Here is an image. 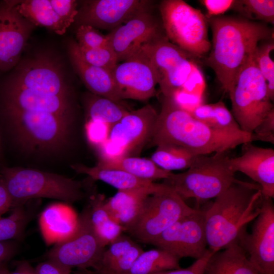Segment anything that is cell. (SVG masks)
Masks as SVG:
<instances>
[{
	"mask_svg": "<svg viewBox=\"0 0 274 274\" xmlns=\"http://www.w3.org/2000/svg\"><path fill=\"white\" fill-rule=\"evenodd\" d=\"M203 274H262L247 256L236 242L214 253L209 259Z\"/></svg>",
	"mask_w": 274,
	"mask_h": 274,
	"instance_id": "484cf974",
	"label": "cell"
},
{
	"mask_svg": "<svg viewBox=\"0 0 274 274\" xmlns=\"http://www.w3.org/2000/svg\"><path fill=\"white\" fill-rule=\"evenodd\" d=\"M51 6L68 28L75 21L78 14V2L75 0H50Z\"/></svg>",
	"mask_w": 274,
	"mask_h": 274,
	"instance_id": "ab89813d",
	"label": "cell"
},
{
	"mask_svg": "<svg viewBox=\"0 0 274 274\" xmlns=\"http://www.w3.org/2000/svg\"><path fill=\"white\" fill-rule=\"evenodd\" d=\"M205 87L206 83L203 74L195 62L181 90L188 93L201 97Z\"/></svg>",
	"mask_w": 274,
	"mask_h": 274,
	"instance_id": "7bdbcfd3",
	"label": "cell"
},
{
	"mask_svg": "<svg viewBox=\"0 0 274 274\" xmlns=\"http://www.w3.org/2000/svg\"><path fill=\"white\" fill-rule=\"evenodd\" d=\"M251 233L243 230L237 243L262 274H274V206L272 198L263 197L260 212Z\"/></svg>",
	"mask_w": 274,
	"mask_h": 274,
	"instance_id": "5bb4252c",
	"label": "cell"
},
{
	"mask_svg": "<svg viewBox=\"0 0 274 274\" xmlns=\"http://www.w3.org/2000/svg\"><path fill=\"white\" fill-rule=\"evenodd\" d=\"M111 128L105 123L89 120L85 125L88 141L92 145L99 147L109 139Z\"/></svg>",
	"mask_w": 274,
	"mask_h": 274,
	"instance_id": "60d3db41",
	"label": "cell"
},
{
	"mask_svg": "<svg viewBox=\"0 0 274 274\" xmlns=\"http://www.w3.org/2000/svg\"><path fill=\"white\" fill-rule=\"evenodd\" d=\"M152 4L149 0L84 1L78 9L75 22L79 25L112 30L136 15L151 10Z\"/></svg>",
	"mask_w": 274,
	"mask_h": 274,
	"instance_id": "2e32d148",
	"label": "cell"
},
{
	"mask_svg": "<svg viewBox=\"0 0 274 274\" xmlns=\"http://www.w3.org/2000/svg\"><path fill=\"white\" fill-rule=\"evenodd\" d=\"M226 152L198 155L186 172L172 173L162 183L183 199L215 198L238 180L229 166Z\"/></svg>",
	"mask_w": 274,
	"mask_h": 274,
	"instance_id": "277c9868",
	"label": "cell"
},
{
	"mask_svg": "<svg viewBox=\"0 0 274 274\" xmlns=\"http://www.w3.org/2000/svg\"><path fill=\"white\" fill-rule=\"evenodd\" d=\"M90 218L94 232L102 245L106 247L125 231L124 229L112 217L102 195L90 196L88 204Z\"/></svg>",
	"mask_w": 274,
	"mask_h": 274,
	"instance_id": "f546056e",
	"label": "cell"
},
{
	"mask_svg": "<svg viewBox=\"0 0 274 274\" xmlns=\"http://www.w3.org/2000/svg\"><path fill=\"white\" fill-rule=\"evenodd\" d=\"M190 114L196 119L213 128V104H201L195 108Z\"/></svg>",
	"mask_w": 274,
	"mask_h": 274,
	"instance_id": "bcb514c9",
	"label": "cell"
},
{
	"mask_svg": "<svg viewBox=\"0 0 274 274\" xmlns=\"http://www.w3.org/2000/svg\"><path fill=\"white\" fill-rule=\"evenodd\" d=\"M12 202L11 198L6 187L5 183L0 178V217L12 208Z\"/></svg>",
	"mask_w": 274,
	"mask_h": 274,
	"instance_id": "681fc988",
	"label": "cell"
},
{
	"mask_svg": "<svg viewBox=\"0 0 274 274\" xmlns=\"http://www.w3.org/2000/svg\"><path fill=\"white\" fill-rule=\"evenodd\" d=\"M111 72L121 100H146L155 95L158 84L156 74L143 51L118 63Z\"/></svg>",
	"mask_w": 274,
	"mask_h": 274,
	"instance_id": "e0dca14e",
	"label": "cell"
},
{
	"mask_svg": "<svg viewBox=\"0 0 274 274\" xmlns=\"http://www.w3.org/2000/svg\"><path fill=\"white\" fill-rule=\"evenodd\" d=\"M35 269L38 274H71L72 271L49 260L40 263Z\"/></svg>",
	"mask_w": 274,
	"mask_h": 274,
	"instance_id": "7dc6e473",
	"label": "cell"
},
{
	"mask_svg": "<svg viewBox=\"0 0 274 274\" xmlns=\"http://www.w3.org/2000/svg\"><path fill=\"white\" fill-rule=\"evenodd\" d=\"M254 54L239 71L229 93L231 113L241 130L249 133L274 109Z\"/></svg>",
	"mask_w": 274,
	"mask_h": 274,
	"instance_id": "ba28073f",
	"label": "cell"
},
{
	"mask_svg": "<svg viewBox=\"0 0 274 274\" xmlns=\"http://www.w3.org/2000/svg\"><path fill=\"white\" fill-rule=\"evenodd\" d=\"M3 98L4 108L49 113L71 117L72 107L70 97L4 87Z\"/></svg>",
	"mask_w": 274,
	"mask_h": 274,
	"instance_id": "44dd1931",
	"label": "cell"
},
{
	"mask_svg": "<svg viewBox=\"0 0 274 274\" xmlns=\"http://www.w3.org/2000/svg\"><path fill=\"white\" fill-rule=\"evenodd\" d=\"M8 274H38L36 269L26 261L19 262L16 268Z\"/></svg>",
	"mask_w": 274,
	"mask_h": 274,
	"instance_id": "f907efd6",
	"label": "cell"
},
{
	"mask_svg": "<svg viewBox=\"0 0 274 274\" xmlns=\"http://www.w3.org/2000/svg\"><path fill=\"white\" fill-rule=\"evenodd\" d=\"M165 187L162 183L151 187L118 190L105 201V205L114 219L128 232L138 220L147 197Z\"/></svg>",
	"mask_w": 274,
	"mask_h": 274,
	"instance_id": "603a6c76",
	"label": "cell"
},
{
	"mask_svg": "<svg viewBox=\"0 0 274 274\" xmlns=\"http://www.w3.org/2000/svg\"><path fill=\"white\" fill-rule=\"evenodd\" d=\"M72 167L79 173L86 174L93 180L101 181L118 190L151 187L157 184L153 181L139 178L118 169L104 168L97 165L91 167L76 164L72 165Z\"/></svg>",
	"mask_w": 274,
	"mask_h": 274,
	"instance_id": "83f0119b",
	"label": "cell"
},
{
	"mask_svg": "<svg viewBox=\"0 0 274 274\" xmlns=\"http://www.w3.org/2000/svg\"><path fill=\"white\" fill-rule=\"evenodd\" d=\"M233 172H240L257 183L263 197H274V150L255 146L251 142L243 144V153L229 158Z\"/></svg>",
	"mask_w": 274,
	"mask_h": 274,
	"instance_id": "ffe728a7",
	"label": "cell"
},
{
	"mask_svg": "<svg viewBox=\"0 0 274 274\" xmlns=\"http://www.w3.org/2000/svg\"><path fill=\"white\" fill-rule=\"evenodd\" d=\"M11 214L0 217V242L22 238L30 219V215L23 206L12 209Z\"/></svg>",
	"mask_w": 274,
	"mask_h": 274,
	"instance_id": "e575fe53",
	"label": "cell"
},
{
	"mask_svg": "<svg viewBox=\"0 0 274 274\" xmlns=\"http://www.w3.org/2000/svg\"><path fill=\"white\" fill-rule=\"evenodd\" d=\"M199 2L207 10V18H210L222 14L232 9L234 0H202Z\"/></svg>",
	"mask_w": 274,
	"mask_h": 274,
	"instance_id": "f6af8a7d",
	"label": "cell"
},
{
	"mask_svg": "<svg viewBox=\"0 0 274 274\" xmlns=\"http://www.w3.org/2000/svg\"><path fill=\"white\" fill-rule=\"evenodd\" d=\"M35 27L18 12L16 1L0 4V71L17 65Z\"/></svg>",
	"mask_w": 274,
	"mask_h": 274,
	"instance_id": "ac0fdd59",
	"label": "cell"
},
{
	"mask_svg": "<svg viewBox=\"0 0 274 274\" xmlns=\"http://www.w3.org/2000/svg\"><path fill=\"white\" fill-rule=\"evenodd\" d=\"M159 9L171 43L195 58H202L210 51L208 19L200 10L182 0L162 1Z\"/></svg>",
	"mask_w": 274,
	"mask_h": 274,
	"instance_id": "52a82bcc",
	"label": "cell"
},
{
	"mask_svg": "<svg viewBox=\"0 0 274 274\" xmlns=\"http://www.w3.org/2000/svg\"><path fill=\"white\" fill-rule=\"evenodd\" d=\"M195 210L165 186L147 197L138 220L127 232L139 241L151 244L166 229Z\"/></svg>",
	"mask_w": 274,
	"mask_h": 274,
	"instance_id": "9c48e42d",
	"label": "cell"
},
{
	"mask_svg": "<svg viewBox=\"0 0 274 274\" xmlns=\"http://www.w3.org/2000/svg\"><path fill=\"white\" fill-rule=\"evenodd\" d=\"M214 118L213 128L227 132H238L241 131L232 113L222 101L213 104Z\"/></svg>",
	"mask_w": 274,
	"mask_h": 274,
	"instance_id": "f35d334b",
	"label": "cell"
},
{
	"mask_svg": "<svg viewBox=\"0 0 274 274\" xmlns=\"http://www.w3.org/2000/svg\"><path fill=\"white\" fill-rule=\"evenodd\" d=\"M97 165L126 172L139 178L153 181L164 179L172 173L159 167L151 159L136 156H123L113 159H100Z\"/></svg>",
	"mask_w": 274,
	"mask_h": 274,
	"instance_id": "f1b7e54d",
	"label": "cell"
},
{
	"mask_svg": "<svg viewBox=\"0 0 274 274\" xmlns=\"http://www.w3.org/2000/svg\"><path fill=\"white\" fill-rule=\"evenodd\" d=\"M129 112L120 103L96 95L90 99L87 104L89 120L102 122L111 127Z\"/></svg>",
	"mask_w": 274,
	"mask_h": 274,
	"instance_id": "d6a6232c",
	"label": "cell"
},
{
	"mask_svg": "<svg viewBox=\"0 0 274 274\" xmlns=\"http://www.w3.org/2000/svg\"><path fill=\"white\" fill-rule=\"evenodd\" d=\"M106 247L94 231L88 205L78 216V226L73 235L57 243L48 253L49 260L63 268L84 270L98 264Z\"/></svg>",
	"mask_w": 274,
	"mask_h": 274,
	"instance_id": "30bf717a",
	"label": "cell"
},
{
	"mask_svg": "<svg viewBox=\"0 0 274 274\" xmlns=\"http://www.w3.org/2000/svg\"><path fill=\"white\" fill-rule=\"evenodd\" d=\"M274 49V43L271 40L258 45L254 57L257 65L264 78L270 100L274 99V62L270 57V52Z\"/></svg>",
	"mask_w": 274,
	"mask_h": 274,
	"instance_id": "d590c367",
	"label": "cell"
},
{
	"mask_svg": "<svg viewBox=\"0 0 274 274\" xmlns=\"http://www.w3.org/2000/svg\"><path fill=\"white\" fill-rule=\"evenodd\" d=\"M1 175L12 199L11 209L22 206L33 198H53L73 203L85 196L80 182L62 175L15 167H3Z\"/></svg>",
	"mask_w": 274,
	"mask_h": 274,
	"instance_id": "5b68a950",
	"label": "cell"
},
{
	"mask_svg": "<svg viewBox=\"0 0 274 274\" xmlns=\"http://www.w3.org/2000/svg\"><path fill=\"white\" fill-rule=\"evenodd\" d=\"M40 225L47 244H56L74 234L78 226V216L66 204H53L42 213Z\"/></svg>",
	"mask_w": 274,
	"mask_h": 274,
	"instance_id": "d4e9b609",
	"label": "cell"
},
{
	"mask_svg": "<svg viewBox=\"0 0 274 274\" xmlns=\"http://www.w3.org/2000/svg\"><path fill=\"white\" fill-rule=\"evenodd\" d=\"M214 253L215 252L209 249L207 253L202 257L196 260L187 268L167 270L150 274H203L206 265Z\"/></svg>",
	"mask_w": 274,
	"mask_h": 274,
	"instance_id": "ee69618b",
	"label": "cell"
},
{
	"mask_svg": "<svg viewBox=\"0 0 274 274\" xmlns=\"http://www.w3.org/2000/svg\"><path fill=\"white\" fill-rule=\"evenodd\" d=\"M208 21L213 39L206 63L214 71L223 91L229 94L259 43L273 39V31L265 23L243 18L214 17Z\"/></svg>",
	"mask_w": 274,
	"mask_h": 274,
	"instance_id": "6da1fadb",
	"label": "cell"
},
{
	"mask_svg": "<svg viewBox=\"0 0 274 274\" xmlns=\"http://www.w3.org/2000/svg\"><path fill=\"white\" fill-rule=\"evenodd\" d=\"M18 248V244L14 241L0 242V267L14 256Z\"/></svg>",
	"mask_w": 274,
	"mask_h": 274,
	"instance_id": "c3c4849f",
	"label": "cell"
},
{
	"mask_svg": "<svg viewBox=\"0 0 274 274\" xmlns=\"http://www.w3.org/2000/svg\"><path fill=\"white\" fill-rule=\"evenodd\" d=\"M9 272V271L6 267L2 266L0 267V274H8Z\"/></svg>",
	"mask_w": 274,
	"mask_h": 274,
	"instance_id": "816d5d0a",
	"label": "cell"
},
{
	"mask_svg": "<svg viewBox=\"0 0 274 274\" xmlns=\"http://www.w3.org/2000/svg\"><path fill=\"white\" fill-rule=\"evenodd\" d=\"M18 12L35 26L45 27L59 35L67 28L53 9L50 0L16 1Z\"/></svg>",
	"mask_w": 274,
	"mask_h": 274,
	"instance_id": "4316f807",
	"label": "cell"
},
{
	"mask_svg": "<svg viewBox=\"0 0 274 274\" xmlns=\"http://www.w3.org/2000/svg\"><path fill=\"white\" fill-rule=\"evenodd\" d=\"M251 139V142L259 141L274 144V109L254 129Z\"/></svg>",
	"mask_w": 274,
	"mask_h": 274,
	"instance_id": "b9f144b4",
	"label": "cell"
},
{
	"mask_svg": "<svg viewBox=\"0 0 274 274\" xmlns=\"http://www.w3.org/2000/svg\"><path fill=\"white\" fill-rule=\"evenodd\" d=\"M251 135L244 131L231 133L214 129L194 118L172 98L162 95L161 111L148 143L151 146L178 145L201 155L226 152L251 142Z\"/></svg>",
	"mask_w": 274,
	"mask_h": 274,
	"instance_id": "7a4b0ae2",
	"label": "cell"
},
{
	"mask_svg": "<svg viewBox=\"0 0 274 274\" xmlns=\"http://www.w3.org/2000/svg\"><path fill=\"white\" fill-rule=\"evenodd\" d=\"M4 87L70 97L62 64L52 55L40 53L21 61Z\"/></svg>",
	"mask_w": 274,
	"mask_h": 274,
	"instance_id": "8fae6325",
	"label": "cell"
},
{
	"mask_svg": "<svg viewBox=\"0 0 274 274\" xmlns=\"http://www.w3.org/2000/svg\"><path fill=\"white\" fill-rule=\"evenodd\" d=\"M76 40L80 48L95 49L110 44L107 35L88 25H79L76 31Z\"/></svg>",
	"mask_w": 274,
	"mask_h": 274,
	"instance_id": "74e56055",
	"label": "cell"
},
{
	"mask_svg": "<svg viewBox=\"0 0 274 274\" xmlns=\"http://www.w3.org/2000/svg\"><path fill=\"white\" fill-rule=\"evenodd\" d=\"M151 245L165 250L180 259L196 260L208 251L205 227V211L195 209L182 217L157 237Z\"/></svg>",
	"mask_w": 274,
	"mask_h": 274,
	"instance_id": "4fadbf2b",
	"label": "cell"
},
{
	"mask_svg": "<svg viewBox=\"0 0 274 274\" xmlns=\"http://www.w3.org/2000/svg\"><path fill=\"white\" fill-rule=\"evenodd\" d=\"M232 9L242 14L248 20H259L273 24V0L235 1Z\"/></svg>",
	"mask_w": 274,
	"mask_h": 274,
	"instance_id": "836d02e7",
	"label": "cell"
},
{
	"mask_svg": "<svg viewBox=\"0 0 274 274\" xmlns=\"http://www.w3.org/2000/svg\"><path fill=\"white\" fill-rule=\"evenodd\" d=\"M79 48L83 58L94 66L112 71L118 63L110 44L95 49Z\"/></svg>",
	"mask_w": 274,
	"mask_h": 274,
	"instance_id": "8d00e7d4",
	"label": "cell"
},
{
	"mask_svg": "<svg viewBox=\"0 0 274 274\" xmlns=\"http://www.w3.org/2000/svg\"><path fill=\"white\" fill-rule=\"evenodd\" d=\"M215 198L205 211V227L208 248L216 252L236 242L257 217L262 195L258 184L238 180Z\"/></svg>",
	"mask_w": 274,
	"mask_h": 274,
	"instance_id": "3957f363",
	"label": "cell"
},
{
	"mask_svg": "<svg viewBox=\"0 0 274 274\" xmlns=\"http://www.w3.org/2000/svg\"><path fill=\"white\" fill-rule=\"evenodd\" d=\"M106 248L93 270H79L76 274L121 273L127 272L144 251L130 237L123 233Z\"/></svg>",
	"mask_w": 274,
	"mask_h": 274,
	"instance_id": "cb8c5ba5",
	"label": "cell"
},
{
	"mask_svg": "<svg viewBox=\"0 0 274 274\" xmlns=\"http://www.w3.org/2000/svg\"><path fill=\"white\" fill-rule=\"evenodd\" d=\"M198 156L180 146L162 144L157 146L151 159L159 167L171 172L189 168Z\"/></svg>",
	"mask_w": 274,
	"mask_h": 274,
	"instance_id": "1f68e13d",
	"label": "cell"
},
{
	"mask_svg": "<svg viewBox=\"0 0 274 274\" xmlns=\"http://www.w3.org/2000/svg\"><path fill=\"white\" fill-rule=\"evenodd\" d=\"M158 115L150 105L129 112L111 127L108 139L124 150L125 156H136L148 143Z\"/></svg>",
	"mask_w": 274,
	"mask_h": 274,
	"instance_id": "d6986e66",
	"label": "cell"
},
{
	"mask_svg": "<svg viewBox=\"0 0 274 274\" xmlns=\"http://www.w3.org/2000/svg\"><path fill=\"white\" fill-rule=\"evenodd\" d=\"M179 261V258L165 250L151 249L144 251L127 272L105 274H150L180 268Z\"/></svg>",
	"mask_w": 274,
	"mask_h": 274,
	"instance_id": "4dcf8cb0",
	"label": "cell"
},
{
	"mask_svg": "<svg viewBox=\"0 0 274 274\" xmlns=\"http://www.w3.org/2000/svg\"><path fill=\"white\" fill-rule=\"evenodd\" d=\"M164 35L161 22L150 10L136 15L107 36L119 63L138 54L144 46Z\"/></svg>",
	"mask_w": 274,
	"mask_h": 274,
	"instance_id": "9a60e30c",
	"label": "cell"
},
{
	"mask_svg": "<svg viewBox=\"0 0 274 274\" xmlns=\"http://www.w3.org/2000/svg\"><path fill=\"white\" fill-rule=\"evenodd\" d=\"M141 51L153 67L163 96L171 98L183 88L195 63V57L171 43L165 35Z\"/></svg>",
	"mask_w": 274,
	"mask_h": 274,
	"instance_id": "7c38bea8",
	"label": "cell"
},
{
	"mask_svg": "<svg viewBox=\"0 0 274 274\" xmlns=\"http://www.w3.org/2000/svg\"><path fill=\"white\" fill-rule=\"evenodd\" d=\"M2 155V141H1V138L0 135V158Z\"/></svg>",
	"mask_w": 274,
	"mask_h": 274,
	"instance_id": "f5cc1de1",
	"label": "cell"
},
{
	"mask_svg": "<svg viewBox=\"0 0 274 274\" xmlns=\"http://www.w3.org/2000/svg\"><path fill=\"white\" fill-rule=\"evenodd\" d=\"M67 49L71 64L85 86L96 95L121 104L111 71L87 62L76 41H70Z\"/></svg>",
	"mask_w": 274,
	"mask_h": 274,
	"instance_id": "7402d4cb",
	"label": "cell"
},
{
	"mask_svg": "<svg viewBox=\"0 0 274 274\" xmlns=\"http://www.w3.org/2000/svg\"><path fill=\"white\" fill-rule=\"evenodd\" d=\"M16 143L29 152L59 151L67 143L71 117L4 108Z\"/></svg>",
	"mask_w": 274,
	"mask_h": 274,
	"instance_id": "8992f818",
	"label": "cell"
}]
</instances>
